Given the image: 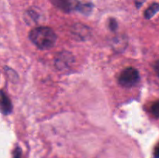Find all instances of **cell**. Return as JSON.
<instances>
[{
	"label": "cell",
	"instance_id": "1",
	"mask_svg": "<svg viewBox=\"0 0 159 158\" xmlns=\"http://www.w3.org/2000/svg\"><path fill=\"white\" fill-rule=\"evenodd\" d=\"M30 40L40 49H50L55 43L57 37L52 29L48 26H39L30 32Z\"/></svg>",
	"mask_w": 159,
	"mask_h": 158
},
{
	"label": "cell",
	"instance_id": "2",
	"mask_svg": "<svg viewBox=\"0 0 159 158\" xmlns=\"http://www.w3.org/2000/svg\"><path fill=\"white\" fill-rule=\"evenodd\" d=\"M140 80V74L138 70L134 68H127L124 69L120 74L118 81L120 85L125 88H130L138 83Z\"/></svg>",
	"mask_w": 159,
	"mask_h": 158
},
{
	"label": "cell",
	"instance_id": "3",
	"mask_svg": "<svg viewBox=\"0 0 159 158\" xmlns=\"http://www.w3.org/2000/svg\"><path fill=\"white\" fill-rule=\"evenodd\" d=\"M73 62H74V57L72 54L67 51H62L59 53L55 57L54 64L57 69L62 71L69 68Z\"/></svg>",
	"mask_w": 159,
	"mask_h": 158
},
{
	"label": "cell",
	"instance_id": "4",
	"mask_svg": "<svg viewBox=\"0 0 159 158\" xmlns=\"http://www.w3.org/2000/svg\"><path fill=\"white\" fill-rule=\"evenodd\" d=\"M51 2L57 9L65 12L79 10L81 4L78 0H51Z\"/></svg>",
	"mask_w": 159,
	"mask_h": 158
},
{
	"label": "cell",
	"instance_id": "5",
	"mask_svg": "<svg viewBox=\"0 0 159 158\" xmlns=\"http://www.w3.org/2000/svg\"><path fill=\"white\" fill-rule=\"evenodd\" d=\"M12 105L11 103V101L8 98V96L3 92L1 91V110L2 112L5 115H8L12 112Z\"/></svg>",
	"mask_w": 159,
	"mask_h": 158
},
{
	"label": "cell",
	"instance_id": "6",
	"mask_svg": "<svg viewBox=\"0 0 159 158\" xmlns=\"http://www.w3.org/2000/svg\"><path fill=\"white\" fill-rule=\"evenodd\" d=\"M73 33L76 37H79L81 40H85L89 35V30L86 26L82 25H76L73 29Z\"/></svg>",
	"mask_w": 159,
	"mask_h": 158
},
{
	"label": "cell",
	"instance_id": "7",
	"mask_svg": "<svg viewBox=\"0 0 159 158\" xmlns=\"http://www.w3.org/2000/svg\"><path fill=\"white\" fill-rule=\"evenodd\" d=\"M127 41L126 40L125 37H116L114 38L112 42V46L113 49L116 50V51H121L124 50L125 49L126 46H127Z\"/></svg>",
	"mask_w": 159,
	"mask_h": 158
},
{
	"label": "cell",
	"instance_id": "8",
	"mask_svg": "<svg viewBox=\"0 0 159 158\" xmlns=\"http://www.w3.org/2000/svg\"><path fill=\"white\" fill-rule=\"evenodd\" d=\"M159 11L158 3H153L144 12V16L146 19H152Z\"/></svg>",
	"mask_w": 159,
	"mask_h": 158
},
{
	"label": "cell",
	"instance_id": "9",
	"mask_svg": "<svg viewBox=\"0 0 159 158\" xmlns=\"http://www.w3.org/2000/svg\"><path fill=\"white\" fill-rule=\"evenodd\" d=\"M92 10H93V5L92 4H90V3H85V4L81 3L78 11L82 12V13L85 14V15H88L92 12Z\"/></svg>",
	"mask_w": 159,
	"mask_h": 158
},
{
	"label": "cell",
	"instance_id": "10",
	"mask_svg": "<svg viewBox=\"0 0 159 158\" xmlns=\"http://www.w3.org/2000/svg\"><path fill=\"white\" fill-rule=\"evenodd\" d=\"M37 17V15L36 12H34V11H29V12H26V21L28 20V19H30L28 23H34V22H36Z\"/></svg>",
	"mask_w": 159,
	"mask_h": 158
},
{
	"label": "cell",
	"instance_id": "11",
	"mask_svg": "<svg viewBox=\"0 0 159 158\" xmlns=\"http://www.w3.org/2000/svg\"><path fill=\"white\" fill-rule=\"evenodd\" d=\"M152 112L155 117L159 119V102H156L153 104L152 107Z\"/></svg>",
	"mask_w": 159,
	"mask_h": 158
},
{
	"label": "cell",
	"instance_id": "12",
	"mask_svg": "<svg viewBox=\"0 0 159 158\" xmlns=\"http://www.w3.org/2000/svg\"><path fill=\"white\" fill-rule=\"evenodd\" d=\"M110 27L111 29V30H116V29L117 28V23H116V21L114 19H111L110 20Z\"/></svg>",
	"mask_w": 159,
	"mask_h": 158
},
{
	"label": "cell",
	"instance_id": "13",
	"mask_svg": "<svg viewBox=\"0 0 159 158\" xmlns=\"http://www.w3.org/2000/svg\"><path fill=\"white\" fill-rule=\"evenodd\" d=\"M21 150L20 147H17L13 152V158H21Z\"/></svg>",
	"mask_w": 159,
	"mask_h": 158
},
{
	"label": "cell",
	"instance_id": "14",
	"mask_svg": "<svg viewBox=\"0 0 159 158\" xmlns=\"http://www.w3.org/2000/svg\"><path fill=\"white\" fill-rule=\"evenodd\" d=\"M146 0H134L135 5H136L137 8H140L143 4L144 3Z\"/></svg>",
	"mask_w": 159,
	"mask_h": 158
},
{
	"label": "cell",
	"instance_id": "15",
	"mask_svg": "<svg viewBox=\"0 0 159 158\" xmlns=\"http://www.w3.org/2000/svg\"><path fill=\"white\" fill-rule=\"evenodd\" d=\"M154 68H155V71L156 72V74H158L159 77V60H157L155 64V66H154Z\"/></svg>",
	"mask_w": 159,
	"mask_h": 158
},
{
	"label": "cell",
	"instance_id": "16",
	"mask_svg": "<svg viewBox=\"0 0 159 158\" xmlns=\"http://www.w3.org/2000/svg\"><path fill=\"white\" fill-rule=\"evenodd\" d=\"M154 155H155V158H159V144L155 147Z\"/></svg>",
	"mask_w": 159,
	"mask_h": 158
}]
</instances>
